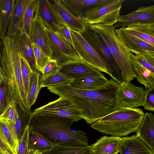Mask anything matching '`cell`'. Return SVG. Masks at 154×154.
Instances as JSON below:
<instances>
[{
    "label": "cell",
    "mask_w": 154,
    "mask_h": 154,
    "mask_svg": "<svg viewBox=\"0 0 154 154\" xmlns=\"http://www.w3.org/2000/svg\"><path fill=\"white\" fill-rule=\"evenodd\" d=\"M62 4L75 17L82 20L89 10L106 0H60Z\"/></svg>",
    "instance_id": "cell-21"
},
{
    "label": "cell",
    "mask_w": 154,
    "mask_h": 154,
    "mask_svg": "<svg viewBox=\"0 0 154 154\" xmlns=\"http://www.w3.org/2000/svg\"><path fill=\"white\" fill-rule=\"evenodd\" d=\"M52 51L51 58L56 60L59 67L66 63L81 59L73 48L56 32L45 27Z\"/></svg>",
    "instance_id": "cell-9"
},
{
    "label": "cell",
    "mask_w": 154,
    "mask_h": 154,
    "mask_svg": "<svg viewBox=\"0 0 154 154\" xmlns=\"http://www.w3.org/2000/svg\"><path fill=\"white\" fill-rule=\"evenodd\" d=\"M118 38L131 53L148 51L154 52V46L128 33L122 28L115 29Z\"/></svg>",
    "instance_id": "cell-18"
},
{
    "label": "cell",
    "mask_w": 154,
    "mask_h": 154,
    "mask_svg": "<svg viewBox=\"0 0 154 154\" xmlns=\"http://www.w3.org/2000/svg\"><path fill=\"white\" fill-rule=\"evenodd\" d=\"M15 0H0V40L7 36Z\"/></svg>",
    "instance_id": "cell-28"
},
{
    "label": "cell",
    "mask_w": 154,
    "mask_h": 154,
    "mask_svg": "<svg viewBox=\"0 0 154 154\" xmlns=\"http://www.w3.org/2000/svg\"><path fill=\"white\" fill-rule=\"evenodd\" d=\"M32 113L70 119L75 122L82 119L79 110L72 103L61 97L35 109Z\"/></svg>",
    "instance_id": "cell-10"
},
{
    "label": "cell",
    "mask_w": 154,
    "mask_h": 154,
    "mask_svg": "<svg viewBox=\"0 0 154 154\" xmlns=\"http://www.w3.org/2000/svg\"><path fill=\"white\" fill-rule=\"evenodd\" d=\"M2 45L0 43V63L2 57Z\"/></svg>",
    "instance_id": "cell-45"
},
{
    "label": "cell",
    "mask_w": 154,
    "mask_h": 154,
    "mask_svg": "<svg viewBox=\"0 0 154 154\" xmlns=\"http://www.w3.org/2000/svg\"><path fill=\"white\" fill-rule=\"evenodd\" d=\"M51 1L61 18L69 28L80 33L85 30V23L83 20L74 16L60 0Z\"/></svg>",
    "instance_id": "cell-23"
},
{
    "label": "cell",
    "mask_w": 154,
    "mask_h": 154,
    "mask_svg": "<svg viewBox=\"0 0 154 154\" xmlns=\"http://www.w3.org/2000/svg\"><path fill=\"white\" fill-rule=\"evenodd\" d=\"M122 28L128 33L154 46V23H133Z\"/></svg>",
    "instance_id": "cell-20"
},
{
    "label": "cell",
    "mask_w": 154,
    "mask_h": 154,
    "mask_svg": "<svg viewBox=\"0 0 154 154\" xmlns=\"http://www.w3.org/2000/svg\"><path fill=\"white\" fill-rule=\"evenodd\" d=\"M20 61L22 77L25 93L27 97L30 75L32 71L26 61L21 55Z\"/></svg>",
    "instance_id": "cell-38"
},
{
    "label": "cell",
    "mask_w": 154,
    "mask_h": 154,
    "mask_svg": "<svg viewBox=\"0 0 154 154\" xmlns=\"http://www.w3.org/2000/svg\"><path fill=\"white\" fill-rule=\"evenodd\" d=\"M17 105L14 101H9L6 106L3 112L0 114V118L9 120L15 123L20 117Z\"/></svg>",
    "instance_id": "cell-36"
},
{
    "label": "cell",
    "mask_w": 154,
    "mask_h": 154,
    "mask_svg": "<svg viewBox=\"0 0 154 154\" xmlns=\"http://www.w3.org/2000/svg\"><path fill=\"white\" fill-rule=\"evenodd\" d=\"M35 15L39 17L45 27L57 32L66 23L61 18L52 3L48 0H37Z\"/></svg>",
    "instance_id": "cell-12"
},
{
    "label": "cell",
    "mask_w": 154,
    "mask_h": 154,
    "mask_svg": "<svg viewBox=\"0 0 154 154\" xmlns=\"http://www.w3.org/2000/svg\"><path fill=\"white\" fill-rule=\"evenodd\" d=\"M56 32L60 36L67 42L73 48V42L69 30V27L66 24L61 27Z\"/></svg>",
    "instance_id": "cell-41"
},
{
    "label": "cell",
    "mask_w": 154,
    "mask_h": 154,
    "mask_svg": "<svg viewBox=\"0 0 154 154\" xmlns=\"http://www.w3.org/2000/svg\"><path fill=\"white\" fill-rule=\"evenodd\" d=\"M1 83H1L0 82V85L1 84Z\"/></svg>",
    "instance_id": "cell-49"
},
{
    "label": "cell",
    "mask_w": 154,
    "mask_h": 154,
    "mask_svg": "<svg viewBox=\"0 0 154 154\" xmlns=\"http://www.w3.org/2000/svg\"><path fill=\"white\" fill-rule=\"evenodd\" d=\"M108 80L104 76H91L74 79L69 84L72 87L85 90H94L105 85Z\"/></svg>",
    "instance_id": "cell-26"
},
{
    "label": "cell",
    "mask_w": 154,
    "mask_h": 154,
    "mask_svg": "<svg viewBox=\"0 0 154 154\" xmlns=\"http://www.w3.org/2000/svg\"><path fill=\"white\" fill-rule=\"evenodd\" d=\"M143 106L144 109L149 111H154V87L145 88Z\"/></svg>",
    "instance_id": "cell-39"
},
{
    "label": "cell",
    "mask_w": 154,
    "mask_h": 154,
    "mask_svg": "<svg viewBox=\"0 0 154 154\" xmlns=\"http://www.w3.org/2000/svg\"><path fill=\"white\" fill-rule=\"evenodd\" d=\"M120 154H154L147 146L135 135L122 137Z\"/></svg>",
    "instance_id": "cell-24"
},
{
    "label": "cell",
    "mask_w": 154,
    "mask_h": 154,
    "mask_svg": "<svg viewBox=\"0 0 154 154\" xmlns=\"http://www.w3.org/2000/svg\"><path fill=\"white\" fill-rule=\"evenodd\" d=\"M73 48L82 60L101 72L110 74L109 69L105 61L89 45L78 32L69 27Z\"/></svg>",
    "instance_id": "cell-8"
},
{
    "label": "cell",
    "mask_w": 154,
    "mask_h": 154,
    "mask_svg": "<svg viewBox=\"0 0 154 154\" xmlns=\"http://www.w3.org/2000/svg\"><path fill=\"white\" fill-rule=\"evenodd\" d=\"M125 0H106L87 11L83 18L90 25L100 24L113 26L118 22L122 4Z\"/></svg>",
    "instance_id": "cell-7"
},
{
    "label": "cell",
    "mask_w": 154,
    "mask_h": 154,
    "mask_svg": "<svg viewBox=\"0 0 154 154\" xmlns=\"http://www.w3.org/2000/svg\"><path fill=\"white\" fill-rule=\"evenodd\" d=\"M9 154H13L11 152V153H9Z\"/></svg>",
    "instance_id": "cell-48"
},
{
    "label": "cell",
    "mask_w": 154,
    "mask_h": 154,
    "mask_svg": "<svg viewBox=\"0 0 154 154\" xmlns=\"http://www.w3.org/2000/svg\"><path fill=\"white\" fill-rule=\"evenodd\" d=\"M45 28L40 18L35 15L32 21L28 36L32 43L35 44L51 58L52 51Z\"/></svg>",
    "instance_id": "cell-14"
},
{
    "label": "cell",
    "mask_w": 154,
    "mask_h": 154,
    "mask_svg": "<svg viewBox=\"0 0 154 154\" xmlns=\"http://www.w3.org/2000/svg\"><path fill=\"white\" fill-rule=\"evenodd\" d=\"M136 136L154 153V115L146 112L137 130Z\"/></svg>",
    "instance_id": "cell-19"
},
{
    "label": "cell",
    "mask_w": 154,
    "mask_h": 154,
    "mask_svg": "<svg viewBox=\"0 0 154 154\" xmlns=\"http://www.w3.org/2000/svg\"><path fill=\"white\" fill-rule=\"evenodd\" d=\"M29 125H28L26 128L23 135L18 141L17 154H33L34 153L29 148Z\"/></svg>",
    "instance_id": "cell-37"
},
{
    "label": "cell",
    "mask_w": 154,
    "mask_h": 154,
    "mask_svg": "<svg viewBox=\"0 0 154 154\" xmlns=\"http://www.w3.org/2000/svg\"><path fill=\"white\" fill-rule=\"evenodd\" d=\"M32 45L37 70L42 74L46 65L52 59L44 53L35 44L33 43Z\"/></svg>",
    "instance_id": "cell-34"
},
{
    "label": "cell",
    "mask_w": 154,
    "mask_h": 154,
    "mask_svg": "<svg viewBox=\"0 0 154 154\" xmlns=\"http://www.w3.org/2000/svg\"><path fill=\"white\" fill-rule=\"evenodd\" d=\"M20 35L19 31L15 35L0 40L2 47L0 64L8 103L14 101L23 113L29 114L21 71Z\"/></svg>",
    "instance_id": "cell-1"
},
{
    "label": "cell",
    "mask_w": 154,
    "mask_h": 154,
    "mask_svg": "<svg viewBox=\"0 0 154 154\" xmlns=\"http://www.w3.org/2000/svg\"><path fill=\"white\" fill-rule=\"evenodd\" d=\"M29 127L56 145L73 146H88L86 133L73 131L74 120L57 116L31 114Z\"/></svg>",
    "instance_id": "cell-2"
},
{
    "label": "cell",
    "mask_w": 154,
    "mask_h": 154,
    "mask_svg": "<svg viewBox=\"0 0 154 154\" xmlns=\"http://www.w3.org/2000/svg\"><path fill=\"white\" fill-rule=\"evenodd\" d=\"M145 90L131 82H124L120 86L117 94L119 108H136L143 106Z\"/></svg>",
    "instance_id": "cell-11"
},
{
    "label": "cell",
    "mask_w": 154,
    "mask_h": 154,
    "mask_svg": "<svg viewBox=\"0 0 154 154\" xmlns=\"http://www.w3.org/2000/svg\"><path fill=\"white\" fill-rule=\"evenodd\" d=\"M32 43L28 35L25 33H20V44L21 56L26 61L32 72L37 70Z\"/></svg>",
    "instance_id": "cell-27"
},
{
    "label": "cell",
    "mask_w": 154,
    "mask_h": 154,
    "mask_svg": "<svg viewBox=\"0 0 154 154\" xmlns=\"http://www.w3.org/2000/svg\"><path fill=\"white\" fill-rule=\"evenodd\" d=\"M144 115L140 109L120 107L92 124L91 127L103 134L123 137L136 131Z\"/></svg>",
    "instance_id": "cell-4"
},
{
    "label": "cell",
    "mask_w": 154,
    "mask_h": 154,
    "mask_svg": "<svg viewBox=\"0 0 154 154\" xmlns=\"http://www.w3.org/2000/svg\"><path fill=\"white\" fill-rule=\"evenodd\" d=\"M138 22L154 23V5L139 7L125 15H120L118 22L113 25L115 29L125 28L128 25Z\"/></svg>",
    "instance_id": "cell-15"
},
{
    "label": "cell",
    "mask_w": 154,
    "mask_h": 154,
    "mask_svg": "<svg viewBox=\"0 0 154 154\" xmlns=\"http://www.w3.org/2000/svg\"><path fill=\"white\" fill-rule=\"evenodd\" d=\"M36 4L35 0H32L26 9L20 28V33H25L28 35L32 21L34 17Z\"/></svg>",
    "instance_id": "cell-35"
},
{
    "label": "cell",
    "mask_w": 154,
    "mask_h": 154,
    "mask_svg": "<svg viewBox=\"0 0 154 154\" xmlns=\"http://www.w3.org/2000/svg\"><path fill=\"white\" fill-rule=\"evenodd\" d=\"M130 57L133 71L137 81L146 88L154 87V73L136 61L131 53Z\"/></svg>",
    "instance_id": "cell-25"
},
{
    "label": "cell",
    "mask_w": 154,
    "mask_h": 154,
    "mask_svg": "<svg viewBox=\"0 0 154 154\" xmlns=\"http://www.w3.org/2000/svg\"><path fill=\"white\" fill-rule=\"evenodd\" d=\"M89 154H95L92 152H90Z\"/></svg>",
    "instance_id": "cell-47"
},
{
    "label": "cell",
    "mask_w": 154,
    "mask_h": 154,
    "mask_svg": "<svg viewBox=\"0 0 154 154\" xmlns=\"http://www.w3.org/2000/svg\"><path fill=\"white\" fill-rule=\"evenodd\" d=\"M90 146H73L56 145L50 149L43 152V154H89Z\"/></svg>",
    "instance_id": "cell-31"
},
{
    "label": "cell",
    "mask_w": 154,
    "mask_h": 154,
    "mask_svg": "<svg viewBox=\"0 0 154 154\" xmlns=\"http://www.w3.org/2000/svg\"><path fill=\"white\" fill-rule=\"evenodd\" d=\"M0 64V82L1 83L3 82V73L2 69L1 66Z\"/></svg>",
    "instance_id": "cell-44"
},
{
    "label": "cell",
    "mask_w": 154,
    "mask_h": 154,
    "mask_svg": "<svg viewBox=\"0 0 154 154\" xmlns=\"http://www.w3.org/2000/svg\"><path fill=\"white\" fill-rule=\"evenodd\" d=\"M88 24L103 38L109 47L122 72L124 82H131L136 78L131 61V52L119 40L113 26Z\"/></svg>",
    "instance_id": "cell-5"
},
{
    "label": "cell",
    "mask_w": 154,
    "mask_h": 154,
    "mask_svg": "<svg viewBox=\"0 0 154 154\" xmlns=\"http://www.w3.org/2000/svg\"><path fill=\"white\" fill-rule=\"evenodd\" d=\"M59 66L57 62L52 59L45 67L42 74V79L45 78L58 71Z\"/></svg>",
    "instance_id": "cell-40"
},
{
    "label": "cell",
    "mask_w": 154,
    "mask_h": 154,
    "mask_svg": "<svg viewBox=\"0 0 154 154\" xmlns=\"http://www.w3.org/2000/svg\"><path fill=\"white\" fill-rule=\"evenodd\" d=\"M1 84L0 85V114L3 112L6 106L8 103L5 88L4 84L3 86L1 85Z\"/></svg>",
    "instance_id": "cell-42"
},
{
    "label": "cell",
    "mask_w": 154,
    "mask_h": 154,
    "mask_svg": "<svg viewBox=\"0 0 154 154\" xmlns=\"http://www.w3.org/2000/svg\"><path fill=\"white\" fill-rule=\"evenodd\" d=\"M131 53L136 61L154 73V52L146 51Z\"/></svg>",
    "instance_id": "cell-33"
},
{
    "label": "cell",
    "mask_w": 154,
    "mask_h": 154,
    "mask_svg": "<svg viewBox=\"0 0 154 154\" xmlns=\"http://www.w3.org/2000/svg\"><path fill=\"white\" fill-rule=\"evenodd\" d=\"M122 143L121 137L104 136L90 146V149L95 154H118Z\"/></svg>",
    "instance_id": "cell-16"
},
{
    "label": "cell",
    "mask_w": 154,
    "mask_h": 154,
    "mask_svg": "<svg viewBox=\"0 0 154 154\" xmlns=\"http://www.w3.org/2000/svg\"><path fill=\"white\" fill-rule=\"evenodd\" d=\"M73 80L67 75L58 71L45 78H42L41 88L70 84Z\"/></svg>",
    "instance_id": "cell-32"
},
{
    "label": "cell",
    "mask_w": 154,
    "mask_h": 154,
    "mask_svg": "<svg viewBox=\"0 0 154 154\" xmlns=\"http://www.w3.org/2000/svg\"><path fill=\"white\" fill-rule=\"evenodd\" d=\"M85 29L81 34L97 54L106 63L109 75L120 85L124 82L122 72L105 42L97 33L85 23Z\"/></svg>",
    "instance_id": "cell-6"
},
{
    "label": "cell",
    "mask_w": 154,
    "mask_h": 154,
    "mask_svg": "<svg viewBox=\"0 0 154 154\" xmlns=\"http://www.w3.org/2000/svg\"><path fill=\"white\" fill-rule=\"evenodd\" d=\"M120 85L111 79L99 89L79 90L76 103L82 119L87 123L92 124L119 108L116 96Z\"/></svg>",
    "instance_id": "cell-3"
},
{
    "label": "cell",
    "mask_w": 154,
    "mask_h": 154,
    "mask_svg": "<svg viewBox=\"0 0 154 154\" xmlns=\"http://www.w3.org/2000/svg\"><path fill=\"white\" fill-rule=\"evenodd\" d=\"M58 71L73 79L88 77L104 76L100 70L82 59L62 65L59 67Z\"/></svg>",
    "instance_id": "cell-13"
},
{
    "label": "cell",
    "mask_w": 154,
    "mask_h": 154,
    "mask_svg": "<svg viewBox=\"0 0 154 154\" xmlns=\"http://www.w3.org/2000/svg\"><path fill=\"white\" fill-rule=\"evenodd\" d=\"M29 144V149L34 152L36 151H38L42 152L56 145L51 143L30 128Z\"/></svg>",
    "instance_id": "cell-29"
},
{
    "label": "cell",
    "mask_w": 154,
    "mask_h": 154,
    "mask_svg": "<svg viewBox=\"0 0 154 154\" xmlns=\"http://www.w3.org/2000/svg\"><path fill=\"white\" fill-rule=\"evenodd\" d=\"M0 135L13 154H17L18 140L14 123L5 119L0 118Z\"/></svg>",
    "instance_id": "cell-22"
},
{
    "label": "cell",
    "mask_w": 154,
    "mask_h": 154,
    "mask_svg": "<svg viewBox=\"0 0 154 154\" xmlns=\"http://www.w3.org/2000/svg\"><path fill=\"white\" fill-rule=\"evenodd\" d=\"M33 154H43L42 152H40L38 151H35Z\"/></svg>",
    "instance_id": "cell-46"
},
{
    "label": "cell",
    "mask_w": 154,
    "mask_h": 154,
    "mask_svg": "<svg viewBox=\"0 0 154 154\" xmlns=\"http://www.w3.org/2000/svg\"><path fill=\"white\" fill-rule=\"evenodd\" d=\"M32 0H15L9 23L7 36L15 35L20 30L23 17Z\"/></svg>",
    "instance_id": "cell-17"
},
{
    "label": "cell",
    "mask_w": 154,
    "mask_h": 154,
    "mask_svg": "<svg viewBox=\"0 0 154 154\" xmlns=\"http://www.w3.org/2000/svg\"><path fill=\"white\" fill-rule=\"evenodd\" d=\"M42 75L40 72L32 71L29 80V88L27 97V104L28 109L35 103L41 89Z\"/></svg>",
    "instance_id": "cell-30"
},
{
    "label": "cell",
    "mask_w": 154,
    "mask_h": 154,
    "mask_svg": "<svg viewBox=\"0 0 154 154\" xmlns=\"http://www.w3.org/2000/svg\"><path fill=\"white\" fill-rule=\"evenodd\" d=\"M11 150L0 135V154H9Z\"/></svg>",
    "instance_id": "cell-43"
}]
</instances>
